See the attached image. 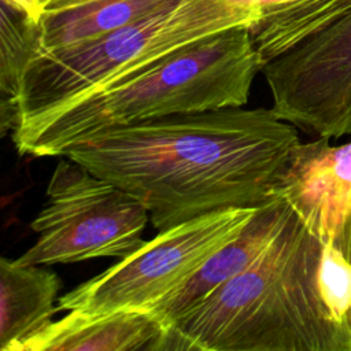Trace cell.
<instances>
[{
  "label": "cell",
  "instance_id": "obj_3",
  "mask_svg": "<svg viewBox=\"0 0 351 351\" xmlns=\"http://www.w3.org/2000/svg\"><path fill=\"white\" fill-rule=\"evenodd\" d=\"M261 69L250 26L230 27L64 107L18 123L12 140L19 154L62 156L75 141L106 129L241 107Z\"/></svg>",
  "mask_w": 351,
  "mask_h": 351
},
{
  "label": "cell",
  "instance_id": "obj_7",
  "mask_svg": "<svg viewBox=\"0 0 351 351\" xmlns=\"http://www.w3.org/2000/svg\"><path fill=\"white\" fill-rule=\"evenodd\" d=\"M261 71L278 118L317 137L351 134V8Z\"/></svg>",
  "mask_w": 351,
  "mask_h": 351
},
{
  "label": "cell",
  "instance_id": "obj_1",
  "mask_svg": "<svg viewBox=\"0 0 351 351\" xmlns=\"http://www.w3.org/2000/svg\"><path fill=\"white\" fill-rule=\"evenodd\" d=\"M273 110L225 107L89 134L62 156L138 199L159 232L211 211L256 207L299 143Z\"/></svg>",
  "mask_w": 351,
  "mask_h": 351
},
{
  "label": "cell",
  "instance_id": "obj_12",
  "mask_svg": "<svg viewBox=\"0 0 351 351\" xmlns=\"http://www.w3.org/2000/svg\"><path fill=\"white\" fill-rule=\"evenodd\" d=\"M178 0H93L85 4L43 11V51L86 41L143 18H147Z\"/></svg>",
  "mask_w": 351,
  "mask_h": 351
},
{
  "label": "cell",
  "instance_id": "obj_4",
  "mask_svg": "<svg viewBox=\"0 0 351 351\" xmlns=\"http://www.w3.org/2000/svg\"><path fill=\"white\" fill-rule=\"evenodd\" d=\"M256 18L255 8L232 0H178L107 34L43 51L23 74L15 126L130 77L203 37L251 26Z\"/></svg>",
  "mask_w": 351,
  "mask_h": 351
},
{
  "label": "cell",
  "instance_id": "obj_15",
  "mask_svg": "<svg viewBox=\"0 0 351 351\" xmlns=\"http://www.w3.org/2000/svg\"><path fill=\"white\" fill-rule=\"evenodd\" d=\"M89 1H93V0H51L43 11H58V10L85 4V3H89Z\"/></svg>",
  "mask_w": 351,
  "mask_h": 351
},
{
  "label": "cell",
  "instance_id": "obj_5",
  "mask_svg": "<svg viewBox=\"0 0 351 351\" xmlns=\"http://www.w3.org/2000/svg\"><path fill=\"white\" fill-rule=\"evenodd\" d=\"M45 196L30 223L37 241L16 258L23 265L122 259L144 244L141 234L149 221L145 206L67 156L52 171Z\"/></svg>",
  "mask_w": 351,
  "mask_h": 351
},
{
  "label": "cell",
  "instance_id": "obj_6",
  "mask_svg": "<svg viewBox=\"0 0 351 351\" xmlns=\"http://www.w3.org/2000/svg\"><path fill=\"white\" fill-rule=\"evenodd\" d=\"M259 206L211 211L159 232L117 265L59 298L58 310L86 315L151 310L232 241Z\"/></svg>",
  "mask_w": 351,
  "mask_h": 351
},
{
  "label": "cell",
  "instance_id": "obj_8",
  "mask_svg": "<svg viewBox=\"0 0 351 351\" xmlns=\"http://www.w3.org/2000/svg\"><path fill=\"white\" fill-rule=\"evenodd\" d=\"M270 196L284 200L324 243L347 252L351 141L343 145H330L326 137L299 141L277 173Z\"/></svg>",
  "mask_w": 351,
  "mask_h": 351
},
{
  "label": "cell",
  "instance_id": "obj_18",
  "mask_svg": "<svg viewBox=\"0 0 351 351\" xmlns=\"http://www.w3.org/2000/svg\"><path fill=\"white\" fill-rule=\"evenodd\" d=\"M37 1V5L40 7V10H41V12H43V10L45 8V5L51 1V0H36Z\"/></svg>",
  "mask_w": 351,
  "mask_h": 351
},
{
  "label": "cell",
  "instance_id": "obj_14",
  "mask_svg": "<svg viewBox=\"0 0 351 351\" xmlns=\"http://www.w3.org/2000/svg\"><path fill=\"white\" fill-rule=\"evenodd\" d=\"M40 15L11 0H0V110L1 136L14 129L23 74L43 52Z\"/></svg>",
  "mask_w": 351,
  "mask_h": 351
},
{
  "label": "cell",
  "instance_id": "obj_13",
  "mask_svg": "<svg viewBox=\"0 0 351 351\" xmlns=\"http://www.w3.org/2000/svg\"><path fill=\"white\" fill-rule=\"evenodd\" d=\"M350 8L351 0H287L261 10L250 26L261 67L321 32Z\"/></svg>",
  "mask_w": 351,
  "mask_h": 351
},
{
  "label": "cell",
  "instance_id": "obj_2",
  "mask_svg": "<svg viewBox=\"0 0 351 351\" xmlns=\"http://www.w3.org/2000/svg\"><path fill=\"white\" fill-rule=\"evenodd\" d=\"M351 351V265L291 210L269 247L171 325L165 351Z\"/></svg>",
  "mask_w": 351,
  "mask_h": 351
},
{
  "label": "cell",
  "instance_id": "obj_10",
  "mask_svg": "<svg viewBox=\"0 0 351 351\" xmlns=\"http://www.w3.org/2000/svg\"><path fill=\"white\" fill-rule=\"evenodd\" d=\"M289 213L291 207L284 200L270 196L232 241L207 258L184 284L159 300L151 311L170 326L180 315L252 265L273 241Z\"/></svg>",
  "mask_w": 351,
  "mask_h": 351
},
{
  "label": "cell",
  "instance_id": "obj_9",
  "mask_svg": "<svg viewBox=\"0 0 351 351\" xmlns=\"http://www.w3.org/2000/svg\"><path fill=\"white\" fill-rule=\"evenodd\" d=\"M170 326L151 310L86 315L70 310L19 351H165Z\"/></svg>",
  "mask_w": 351,
  "mask_h": 351
},
{
  "label": "cell",
  "instance_id": "obj_17",
  "mask_svg": "<svg viewBox=\"0 0 351 351\" xmlns=\"http://www.w3.org/2000/svg\"><path fill=\"white\" fill-rule=\"evenodd\" d=\"M347 259H348V263L351 265V215L347 225Z\"/></svg>",
  "mask_w": 351,
  "mask_h": 351
},
{
  "label": "cell",
  "instance_id": "obj_16",
  "mask_svg": "<svg viewBox=\"0 0 351 351\" xmlns=\"http://www.w3.org/2000/svg\"><path fill=\"white\" fill-rule=\"evenodd\" d=\"M12 3L18 4L19 7L25 8L26 11L34 14V15H41V10L40 7L37 5V1L36 0H11Z\"/></svg>",
  "mask_w": 351,
  "mask_h": 351
},
{
  "label": "cell",
  "instance_id": "obj_11",
  "mask_svg": "<svg viewBox=\"0 0 351 351\" xmlns=\"http://www.w3.org/2000/svg\"><path fill=\"white\" fill-rule=\"evenodd\" d=\"M60 278L40 265L0 261V350L19 351L53 321Z\"/></svg>",
  "mask_w": 351,
  "mask_h": 351
}]
</instances>
